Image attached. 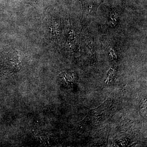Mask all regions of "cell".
<instances>
[{"label": "cell", "mask_w": 147, "mask_h": 147, "mask_svg": "<svg viewBox=\"0 0 147 147\" xmlns=\"http://www.w3.org/2000/svg\"><path fill=\"white\" fill-rule=\"evenodd\" d=\"M24 3L30 5L40 14H44L49 5L48 0H22Z\"/></svg>", "instance_id": "1"}, {"label": "cell", "mask_w": 147, "mask_h": 147, "mask_svg": "<svg viewBox=\"0 0 147 147\" xmlns=\"http://www.w3.org/2000/svg\"><path fill=\"white\" fill-rule=\"evenodd\" d=\"M84 11L89 14L95 13L103 0H81Z\"/></svg>", "instance_id": "2"}]
</instances>
